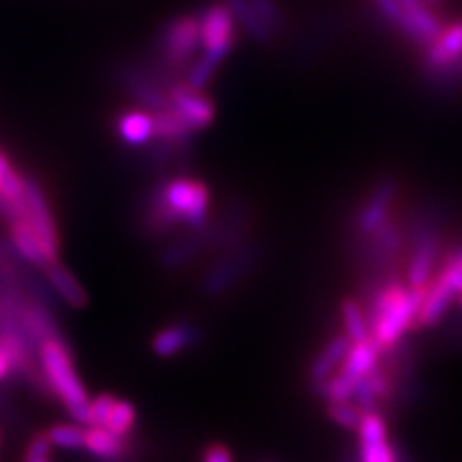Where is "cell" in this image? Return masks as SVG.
I'll return each mask as SVG.
<instances>
[{
    "instance_id": "cell-3",
    "label": "cell",
    "mask_w": 462,
    "mask_h": 462,
    "mask_svg": "<svg viewBox=\"0 0 462 462\" xmlns=\"http://www.w3.org/2000/svg\"><path fill=\"white\" fill-rule=\"evenodd\" d=\"M156 68L176 81L200 54V27L197 14L170 18L156 35Z\"/></svg>"
},
{
    "instance_id": "cell-12",
    "label": "cell",
    "mask_w": 462,
    "mask_h": 462,
    "mask_svg": "<svg viewBox=\"0 0 462 462\" xmlns=\"http://www.w3.org/2000/svg\"><path fill=\"white\" fill-rule=\"evenodd\" d=\"M114 127L118 139L132 149L149 147L154 139L152 114L143 108L122 112L118 118H116Z\"/></svg>"
},
{
    "instance_id": "cell-20",
    "label": "cell",
    "mask_w": 462,
    "mask_h": 462,
    "mask_svg": "<svg viewBox=\"0 0 462 462\" xmlns=\"http://www.w3.org/2000/svg\"><path fill=\"white\" fill-rule=\"evenodd\" d=\"M42 270H45V276H47V282L51 283V287L62 297L64 302H68L69 307L79 309L85 305L87 302L85 289L81 287L78 278L68 268H64L60 263H54Z\"/></svg>"
},
{
    "instance_id": "cell-13",
    "label": "cell",
    "mask_w": 462,
    "mask_h": 462,
    "mask_svg": "<svg viewBox=\"0 0 462 462\" xmlns=\"http://www.w3.org/2000/svg\"><path fill=\"white\" fill-rule=\"evenodd\" d=\"M349 346H351V339L346 337L343 331L341 334H336L331 339H328V343L316 353L312 363L309 365L307 380H309L310 387L328 380L331 374L337 372L346 351H349Z\"/></svg>"
},
{
    "instance_id": "cell-28",
    "label": "cell",
    "mask_w": 462,
    "mask_h": 462,
    "mask_svg": "<svg viewBox=\"0 0 462 462\" xmlns=\"http://www.w3.org/2000/svg\"><path fill=\"white\" fill-rule=\"evenodd\" d=\"M372 3H374V8L378 10L380 16H382L389 25H393V27L397 29V32L401 33L404 16H402V8H401L399 0H372Z\"/></svg>"
},
{
    "instance_id": "cell-24",
    "label": "cell",
    "mask_w": 462,
    "mask_h": 462,
    "mask_svg": "<svg viewBox=\"0 0 462 462\" xmlns=\"http://www.w3.org/2000/svg\"><path fill=\"white\" fill-rule=\"evenodd\" d=\"M326 412L331 422H336L339 428L349 431H356L363 411H360L351 399H339V401H326Z\"/></svg>"
},
{
    "instance_id": "cell-15",
    "label": "cell",
    "mask_w": 462,
    "mask_h": 462,
    "mask_svg": "<svg viewBox=\"0 0 462 462\" xmlns=\"http://www.w3.org/2000/svg\"><path fill=\"white\" fill-rule=\"evenodd\" d=\"M227 8L234 14V18L239 25L241 32L247 33L251 41H254L260 47H272L278 42V37L273 35L268 25L258 18V14L251 6L249 0H224Z\"/></svg>"
},
{
    "instance_id": "cell-32",
    "label": "cell",
    "mask_w": 462,
    "mask_h": 462,
    "mask_svg": "<svg viewBox=\"0 0 462 462\" xmlns=\"http://www.w3.org/2000/svg\"><path fill=\"white\" fill-rule=\"evenodd\" d=\"M457 302H458V309L462 310V293L457 297Z\"/></svg>"
},
{
    "instance_id": "cell-1",
    "label": "cell",
    "mask_w": 462,
    "mask_h": 462,
    "mask_svg": "<svg viewBox=\"0 0 462 462\" xmlns=\"http://www.w3.org/2000/svg\"><path fill=\"white\" fill-rule=\"evenodd\" d=\"M208 185L193 176H171L162 180L144 200L143 227L151 234L162 236L185 226L202 227L210 214Z\"/></svg>"
},
{
    "instance_id": "cell-21",
    "label": "cell",
    "mask_w": 462,
    "mask_h": 462,
    "mask_svg": "<svg viewBox=\"0 0 462 462\" xmlns=\"http://www.w3.org/2000/svg\"><path fill=\"white\" fill-rule=\"evenodd\" d=\"M339 316L343 324V334L351 339V343L363 341L370 337V328L366 320V312L358 299L346 297L339 305Z\"/></svg>"
},
{
    "instance_id": "cell-11",
    "label": "cell",
    "mask_w": 462,
    "mask_h": 462,
    "mask_svg": "<svg viewBox=\"0 0 462 462\" xmlns=\"http://www.w3.org/2000/svg\"><path fill=\"white\" fill-rule=\"evenodd\" d=\"M462 56V18L443 25L441 33L424 49V74L433 76L453 68Z\"/></svg>"
},
{
    "instance_id": "cell-18",
    "label": "cell",
    "mask_w": 462,
    "mask_h": 462,
    "mask_svg": "<svg viewBox=\"0 0 462 462\" xmlns=\"http://www.w3.org/2000/svg\"><path fill=\"white\" fill-rule=\"evenodd\" d=\"M151 114H152L156 141L181 144V147H191L195 132L181 120V116L176 110L168 106L164 110L151 112Z\"/></svg>"
},
{
    "instance_id": "cell-29",
    "label": "cell",
    "mask_w": 462,
    "mask_h": 462,
    "mask_svg": "<svg viewBox=\"0 0 462 462\" xmlns=\"http://www.w3.org/2000/svg\"><path fill=\"white\" fill-rule=\"evenodd\" d=\"M202 462H236V458L227 445L216 441L202 449Z\"/></svg>"
},
{
    "instance_id": "cell-31",
    "label": "cell",
    "mask_w": 462,
    "mask_h": 462,
    "mask_svg": "<svg viewBox=\"0 0 462 462\" xmlns=\"http://www.w3.org/2000/svg\"><path fill=\"white\" fill-rule=\"evenodd\" d=\"M424 3L428 5V6H431V8H439V6H443V3H445V0H424Z\"/></svg>"
},
{
    "instance_id": "cell-23",
    "label": "cell",
    "mask_w": 462,
    "mask_h": 462,
    "mask_svg": "<svg viewBox=\"0 0 462 462\" xmlns=\"http://www.w3.org/2000/svg\"><path fill=\"white\" fill-rule=\"evenodd\" d=\"M258 18L263 20L270 32L278 39L285 33L287 29V16L280 0H249Z\"/></svg>"
},
{
    "instance_id": "cell-5",
    "label": "cell",
    "mask_w": 462,
    "mask_h": 462,
    "mask_svg": "<svg viewBox=\"0 0 462 462\" xmlns=\"http://www.w3.org/2000/svg\"><path fill=\"white\" fill-rule=\"evenodd\" d=\"M401 195L399 178L385 173L375 180L366 195L358 200L351 220V234L355 239L366 237L380 229L399 210L397 200Z\"/></svg>"
},
{
    "instance_id": "cell-22",
    "label": "cell",
    "mask_w": 462,
    "mask_h": 462,
    "mask_svg": "<svg viewBox=\"0 0 462 462\" xmlns=\"http://www.w3.org/2000/svg\"><path fill=\"white\" fill-rule=\"evenodd\" d=\"M137 424V411L129 401L116 397L103 428L116 433L118 438H127Z\"/></svg>"
},
{
    "instance_id": "cell-9",
    "label": "cell",
    "mask_w": 462,
    "mask_h": 462,
    "mask_svg": "<svg viewBox=\"0 0 462 462\" xmlns=\"http://www.w3.org/2000/svg\"><path fill=\"white\" fill-rule=\"evenodd\" d=\"M358 449L349 462H399L401 449L392 443L382 412H365L356 428Z\"/></svg>"
},
{
    "instance_id": "cell-14",
    "label": "cell",
    "mask_w": 462,
    "mask_h": 462,
    "mask_svg": "<svg viewBox=\"0 0 462 462\" xmlns=\"http://www.w3.org/2000/svg\"><path fill=\"white\" fill-rule=\"evenodd\" d=\"M8 234H10V247L16 251V254L23 260V263L37 268L49 266L45 249H42L37 234L25 218H16L8 222Z\"/></svg>"
},
{
    "instance_id": "cell-16",
    "label": "cell",
    "mask_w": 462,
    "mask_h": 462,
    "mask_svg": "<svg viewBox=\"0 0 462 462\" xmlns=\"http://www.w3.org/2000/svg\"><path fill=\"white\" fill-rule=\"evenodd\" d=\"M197 341V329L189 324H170L156 331L151 346L152 353L161 358H171L183 353Z\"/></svg>"
},
{
    "instance_id": "cell-2",
    "label": "cell",
    "mask_w": 462,
    "mask_h": 462,
    "mask_svg": "<svg viewBox=\"0 0 462 462\" xmlns=\"http://www.w3.org/2000/svg\"><path fill=\"white\" fill-rule=\"evenodd\" d=\"M39 360L51 392L64 404L69 416L78 424L85 426L91 397L79 378L74 355L68 349V345L56 334L47 336L39 341Z\"/></svg>"
},
{
    "instance_id": "cell-25",
    "label": "cell",
    "mask_w": 462,
    "mask_h": 462,
    "mask_svg": "<svg viewBox=\"0 0 462 462\" xmlns=\"http://www.w3.org/2000/svg\"><path fill=\"white\" fill-rule=\"evenodd\" d=\"M218 68H220V64H216L214 60H210V58L199 54L195 60L191 62V66L185 69L183 81L189 87H193V89L205 91L207 87L212 83Z\"/></svg>"
},
{
    "instance_id": "cell-7",
    "label": "cell",
    "mask_w": 462,
    "mask_h": 462,
    "mask_svg": "<svg viewBox=\"0 0 462 462\" xmlns=\"http://www.w3.org/2000/svg\"><path fill=\"white\" fill-rule=\"evenodd\" d=\"M37 234L49 264L60 263V231L54 218L47 191L35 176H25V216Z\"/></svg>"
},
{
    "instance_id": "cell-26",
    "label": "cell",
    "mask_w": 462,
    "mask_h": 462,
    "mask_svg": "<svg viewBox=\"0 0 462 462\" xmlns=\"http://www.w3.org/2000/svg\"><path fill=\"white\" fill-rule=\"evenodd\" d=\"M47 436L52 447H60V449H83V436L85 428L83 424H54L47 430Z\"/></svg>"
},
{
    "instance_id": "cell-30",
    "label": "cell",
    "mask_w": 462,
    "mask_h": 462,
    "mask_svg": "<svg viewBox=\"0 0 462 462\" xmlns=\"http://www.w3.org/2000/svg\"><path fill=\"white\" fill-rule=\"evenodd\" d=\"M10 168H12L10 158L6 156L5 151H0V183H3V180H5V176H6V171H8Z\"/></svg>"
},
{
    "instance_id": "cell-4",
    "label": "cell",
    "mask_w": 462,
    "mask_h": 462,
    "mask_svg": "<svg viewBox=\"0 0 462 462\" xmlns=\"http://www.w3.org/2000/svg\"><path fill=\"white\" fill-rule=\"evenodd\" d=\"M112 79L120 89L134 100L137 108L158 112L170 106V83L156 66L124 60L112 66Z\"/></svg>"
},
{
    "instance_id": "cell-17",
    "label": "cell",
    "mask_w": 462,
    "mask_h": 462,
    "mask_svg": "<svg viewBox=\"0 0 462 462\" xmlns=\"http://www.w3.org/2000/svg\"><path fill=\"white\" fill-rule=\"evenodd\" d=\"M0 216L6 222L25 216V176L14 166L0 183Z\"/></svg>"
},
{
    "instance_id": "cell-8",
    "label": "cell",
    "mask_w": 462,
    "mask_h": 462,
    "mask_svg": "<svg viewBox=\"0 0 462 462\" xmlns=\"http://www.w3.org/2000/svg\"><path fill=\"white\" fill-rule=\"evenodd\" d=\"M264 253V245L258 241H245L237 247H231L212 266L207 276V289L210 293H222L241 280L260 263Z\"/></svg>"
},
{
    "instance_id": "cell-27",
    "label": "cell",
    "mask_w": 462,
    "mask_h": 462,
    "mask_svg": "<svg viewBox=\"0 0 462 462\" xmlns=\"http://www.w3.org/2000/svg\"><path fill=\"white\" fill-rule=\"evenodd\" d=\"M51 451H52V443L47 436V431L35 433L27 445L23 462H51Z\"/></svg>"
},
{
    "instance_id": "cell-10",
    "label": "cell",
    "mask_w": 462,
    "mask_h": 462,
    "mask_svg": "<svg viewBox=\"0 0 462 462\" xmlns=\"http://www.w3.org/2000/svg\"><path fill=\"white\" fill-rule=\"evenodd\" d=\"M170 106L176 110L181 120L189 125L195 134L202 132L216 120V103L205 91L193 89L183 79L170 83Z\"/></svg>"
},
{
    "instance_id": "cell-19",
    "label": "cell",
    "mask_w": 462,
    "mask_h": 462,
    "mask_svg": "<svg viewBox=\"0 0 462 462\" xmlns=\"http://www.w3.org/2000/svg\"><path fill=\"white\" fill-rule=\"evenodd\" d=\"M83 449L98 460L114 462L124 457L125 443L124 438H118L103 426H85Z\"/></svg>"
},
{
    "instance_id": "cell-6",
    "label": "cell",
    "mask_w": 462,
    "mask_h": 462,
    "mask_svg": "<svg viewBox=\"0 0 462 462\" xmlns=\"http://www.w3.org/2000/svg\"><path fill=\"white\" fill-rule=\"evenodd\" d=\"M197 16L200 27L202 56L222 66L237 45L239 25L234 14H231L224 0H214V3L202 6Z\"/></svg>"
}]
</instances>
